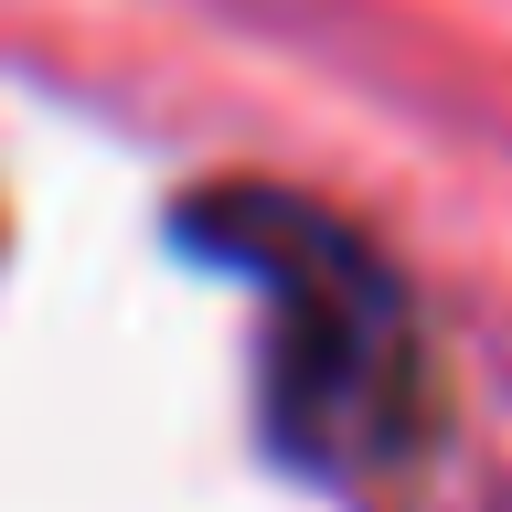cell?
Instances as JSON below:
<instances>
[{
	"instance_id": "1",
	"label": "cell",
	"mask_w": 512,
	"mask_h": 512,
	"mask_svg": "<svg viewBox=\"0 0 512 512\" xmlns=\"http://www.w3.org/2000/svg\"><path fill=\"white\" fill-rule=\"evenodd\" d=\"M192 246L267 310V427L310 470H374L427 438V320L352 224L235 182L192 203Z\"/></svg>"
}]
</instances>
